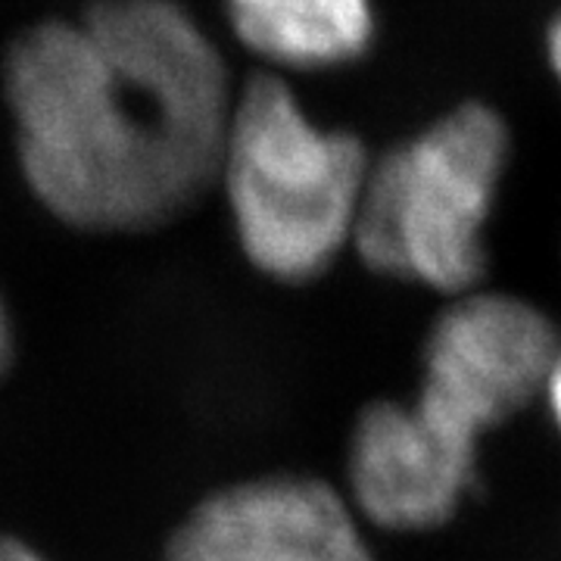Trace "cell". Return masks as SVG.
<instances>
[{
    "instance_id": "obj_1",
    "label": "cell",
    "mask_w": 561,
    "mask_h": 561,
    "mask_svg": "<svg viewBox=\"0 0 561 561\" xmlns=\"http://www.w3.org/2000/svg\"><path fill=\"white\" fill-rule=\"evenodd\" d=\"M28 194L66 228L138 234L216 187L234 84L181 0H94L41 20L0 69Z\"/></svg>"
},
{
    "instance_id": "obj_2",
    "label": "cell",
    "mask_w": 561,
    "mask_h": 561,
    "mask_svg": "<svg viewBox=\"0 0 561 561\" xmlns=\"http://www.w3.org/2000/svg\"><path fill=\"white\" fill-rule=\"evenodd\" d=\"M368 165V147L316 119L284 76L243 81L216 169L243 260L294 287L328 275L353 250Z\"/></svg>"
},
{
    "instance_id": "obj_3",
    "label": "cell",
    "mask_w": 561,
    "mask_h": 561,
    "mask_svg": "<svg viewBox=\"0 0 561 561\" xmlns=\"http://www.w3.org/2000/svg\"><path fill=\"white\" fill-rule=\"evenodd\" d=\"M515 160L496 103L468 98L371 157L353 253L381 278L456 297L490 280V228Z\"/></svg>"
},
{
    "instance_id": "obj_4",
    "label": "cell",
    "mask_w": 561,
    "mask_h": 561,
    "mask_svg": "<svg viewBox=\"0 0 561 561\" xmlns=\"http://www.w3.org/2000/svg\"><path fill=\"white\" fill-rule=\"evenodd\" d=\"M561 328L540 302L490 287L446 297L421 343L415 397L465 434L486 440L537 409Z\"/></svg>"
},
{
    "instance_id": "obj_5",
    "label": "cell",
    "mask_w": 561,
    "mask_h": 561,
    "mask_svg": "<svg viewBox=\"0 0 561 561\" xmlns=\"http://www.w3.org/2000/svg\"><path fill=\"white\" fill-rule=\"evenodd\" d=\"M483 440L412 393L375 400L346 443V500L375 530L419 537L459 518L483 474Z\"/></svg>"
},
{
    "instance_id": "obj_6",
    "label": "cell",
    "mask_w": 561,
    "mask_h": 561,
    "mask_svg": "<svg viewBox=\"0 0 561 561\" xmlns=\"http://www.w3.org/2000/svg\"><path fill=\"white\" fill-rule=\"evenodd\" d=\"M165 561H378L353 502L319 478L231 483L172 534Z\"/></svg>"
},
{
    "instance_id": "obj_7",
    "label": "cell",
    "mask_w": 561,
    "mask_h": 561,
    "mask_svg": "<svg viewBox=\"0 0 561 561\" xmlns=\"http://www.w3.org/2000/svg\"><path fill=\"white\" fill-rule=\"evenodd\" d=\"M231 35L275 76H321L378 44V0H221Z\"/></svg>"
},
{
    "instance_id": "obj_8",
    "label": "cell",
    "mask_w": 561,
    "mask_h": 561,
    "mask_svg": "<svg viewBox=\"0 0 561 561\" xmlns=\"http://www.w3.org/2000/svg\"><path fill=\"white\" fill-rule=\"evenodd\" d=\"M537 409L542 412L549 431L556 434V440L561 443V341L559 350H556V356L549 362V371H546V381H542Z\"/></svg>"
},
{
    "instance_id": "obj_9",
    "label": "cell",
    "mask_w": 561,
    "mask_h": 561,
    "mask_svg": "<svg viewBox=\"0 0 561 561\" xmlns=\"http://www.w3.org/2000/svg\"><path fill=\"white\" fill-rule=\"evenodd\" d=\"M542 62H546V72L552 84L559 88L561 94V3L549 13V20L542 25V38H540Z\"/></svg>"
},
{
    "instance_id": "obj_10",
    "label": "cell",
    "mask_w": 561,
    "mask_h": 561,
    "mask_svg": "<svg viewBox=\"0 0 561 561\" xmlns=\"http://www.w3.org/2000/svg\"><path fill=\"white\" fill-rule=\"evenodd\" d=\"M13 353H16V334H13V319H10L7 300H3V294H0V381H3V375L10 371Z\"/></svg>"
},
{
    "instance_id": "obj_11",
    "label": "cell",
    "mask_w": 561,
    "mask_h": 561,
    "mask_svg": "<svg viewBox=\"0 0 561 561\" xmlns=\"http://www.w3.org/2000/svg\"><path fill=\"white\" fill-rule=\"evenodd\" d=\"M0 561H44L32 549L20 540H10V537H0Z\"/></svg>"
}]
</instances>
